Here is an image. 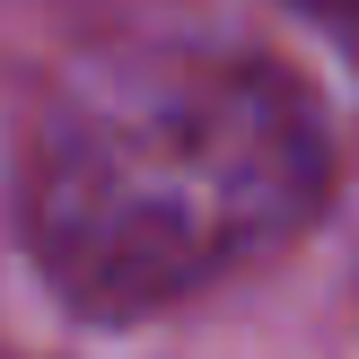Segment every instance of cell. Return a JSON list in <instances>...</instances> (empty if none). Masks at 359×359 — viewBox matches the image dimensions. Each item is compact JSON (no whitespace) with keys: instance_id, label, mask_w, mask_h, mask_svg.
<instances>
[{"instance_id":"obj_1","label":"cell","mask_w":359,"mask_h":359,"mask_svg":"<svg viewBox=\"0 0 359 359\" xmlns=\"http://www.w3.org/2000/svg\"><path fill=\"white\" fill-rule=\"evenodd\" d=\"M325 123L280 62L237 44H114L44 97L18 228L79 316H149L263 263L325 202Z\"/></svg>"},{"instance_id":"obj_2","label":"cell","mask_w":359,"mask_h":359,"mask_svg":"<svg viewBox=\"0 0 359 359\" xmlns=\"http://www.w3.org/2000/svg\"><path fill=\"white\" fill-rule=\"evenodd\" d=\"M290 9H316V18H333V27H359V0H290Z\"/></svg>"}]
</instances>
